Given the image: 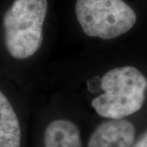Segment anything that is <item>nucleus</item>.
<instances>
[{
  "instance_id": "obj_1",
  "label": "nucleus",
  "mask_w": 147,
  "mask_h": 147,
  "mask_svg": "<svg viewBox=\"0 0 147 147\" xmlns=\"http://www.w3.org/2000/svg\"><path fill=\"white\" fill-rule=\"evenodd\" d=\"M103 94L92 101L101 117L122 119L141 110L146 98L147 79L132 66L112 69L101 78Z\"/></svg>"
},
{
  "instance_id": "obj_2",
  "label": "nucleus",
  "mask_w": 147,
  "mask_h": 147,
  "mask_svg": "<svg viewBox=\"0 0 147 147\" xmlns=\"http://www.w3.org/2000/svg\"><path fill=\"white\" fill-rule=\"evenodd\" d=\"M47 11V0H15L3 16L5 45L16 59L36 53L42 43V26Z\"/></svg>"
},
{
  "instance_id": "obj_3",
  "label": "nucleus",
  "mask_w": 147,
  "mask_h": 147,
  "mask_svg": "<svg viewBox=\"0 0 147 147\" xmlns=\"http://www.w3.org/2000/svg\"><path fill=\"white\" fill-rule=\"evenodd\" d=\"M75 13L88 36L102 39L120 36L137 21L135 11L123 0H77Z\"/></svg>"
},
{
  "instance_id": "obj_4",
  "label": "nucleus",
  "mask_w": 147,
  "mask_h": 147,
  "mask_svg": "<svg viewBox=\"0 0 147 147\" xmlns=\"http://www.w3.org/2000/svg\"><path fill=\"white\" fill-rule=\"evenodd\" d=\"M136 128L126 119L103 122L90 137L88 147H131L135 141Z\"/></svg>"
},
{
  "instance_id": "obj_5",
  "label": "nucleus",
  "mask_w": 147,
  "mask_h": 147,
  "mask_svg": "<svg viewBox=\"0 0 147 147\" xmlns=\"http://www.w3.org/2000/svg\"><path fill=\"white\" fill-rule=\"evenodd\" d=\"M44 146L83 147L79 127L66 119L53 121L44 131Z\"/></svg>"
},
{
  "instance_id": "obj_6",
  "label": "nucleus",
  "mask_w": 147,
  "mask_h": 147,
  "mask_svg": "<svg viewBox=\"0 0 147 147\" xmlns=\"http://www.w3.org/2000/svg\"><path fill=\"white\" fill-rule=\"evenodd\" d=\"M21 131L16 112L0 91V147H20Z\"/></svg>"
},
{
  "instance_id": "obj_7",
  "label": "nucleus",
  "mask_w": 147,
  "mask_h": 147,
  "mask_svg": "<svg viewBox=\"0 0 147 147\" xmlns=\"http://www.w3.org/2000/svg\"><path fill=\"white\" fill-rule=\"evenodd\" d=\"M131 147H147V131Z\"/></svg>"
}]
</instances>
